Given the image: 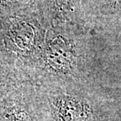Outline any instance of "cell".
I'll use <instances>...</instances> for the list:
<instances>
[{"label":"cell","mask_w":121,"mask_h":121,"mask_svg":"<svg viewBox=\"0 0 121 121\" xmlns=\"http://www.w3.org/2000/svg\"><path fill=\"white\" fill-rule=\"evenodd\" d=\"M0 121H39L34 83L24 82L0 101Z\"/></svg>","instance_id":"cell-4"},{"label":"cell","mask_w":121,"mask_h":121,"mask_svg":"<svg viewBox=\"0 0 121 121\" xmlns=\"http://www.w3.org/2000/svg\"><path fill=\"white\" fill-rule=\"evenodd\" d=\"M91 40L86 27H50L30 73V82L37 85L88 84L93 66Z\"/></svg>","instance_id":"cell-1"},{"label":"cell","mask_w":121,"mask_h":121,"mask_svg":"<svg viewBox=\"0 0 121 121\" xmlns=\"http://www.w3.org/2000/svg\"><path fill=\"white\" fill-rule=\"evenodd\" d=\"M49 27L63 25L86 27L79 0H34Z\"/></svg>","instance_id":"cell-5"},{"label":"cell","mask_w":121,"mask_h":121,"mask_svg":"<svg viewBox=\"0 0 121 121\" xmlns=\"http://www.w3.org/2000/svg\"><path fill=\"white\" fill-rule=\"evenodd\" d=\"M33 2L34 0H0V19L26 9Z\"/></svg>","instance_id":"cell-8"},{"label":"cell","mask_w":121,"mask_h":121,"mask_svg":"<svg viewBox=\"0 0 121 121\" xmlns=\"http://www.w3.org/2000/svg\"><path fill=\"white\" fill-rule=\"evenodd\" d=\"M86 25L121 13V0H79Z\"/></svg>","instance_id":"cell-7"},{"label":"cell","mask_w":121,"mask_h":121,"mask_svg":"<svg viewBox=\"0 0 121 121\" xmlns=\"http://www.w3.org/2000/svg\"><path fill=\"white\" fill-rule=\"evenodd\" d=\"M49 28L34 2L17 13L0 19V39L29 81Z\"/></svg>","instance_id":"cell-3"},{"label":"cell","mask_w":121,"mask_h":121,"mask_svg":"<svg viewBox=\"0 0 121 121\" xmlns=\"http://www.w3.org/2000/svg\"><path fill=\"white\" fill-rule=\"evenodd\" d=\"M87 84H35L39 121H105L103 100Z\"/></svg>","instance_id":"cell-2"},{"label":"cell","mask_w":121,"mask_h":121,"mask_svg":"<svg viewBox=\"0 0 121 121\" xmlns=\"http://www.w3.org/2000/svg\"><path fill=\"white\" fill-rule=\"evenodd\" d=\"M30 81L0 39V101L23 83Z\"/></svg>","instance_id":"cell-6"}]
</instances>
